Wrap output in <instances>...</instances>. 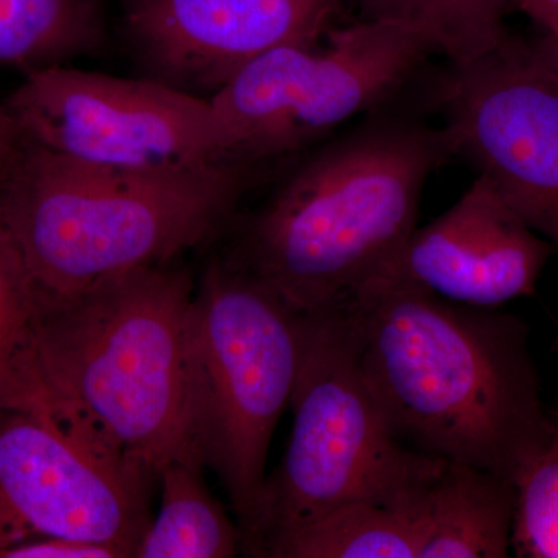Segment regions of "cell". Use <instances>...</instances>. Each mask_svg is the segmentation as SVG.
Instances as JSON below:
<instances>
[{
	"label": "cell",
	"mask_w": 558,
	"mask_h": 558,
	"mask_svg": "<svg viewBox=\"0 0 558 558\" xmlns=\"http://www.w3.org/2000/svg\"><path fill=\"white\" fill-rule=\"evenodd\" d=\"M263 168L229 160L179 171L113 170L28 142L0 189V227L35 293L70 295L113 275L174 263L233 229Z\"/></svg>",
	"instance_id": "3"
},
{
	"label": "cell",
	"mask_w": 558,
	"mask_h": 558,
	"mask_svg": "<svg viewBox=\"0 0 558 558\" xmlns=\"http://www.w3.org/2000/svg\"><path fill=\"white\" fill-rule=\"evenodd\" d=\"M432 53L411 33L368 20L330 27L317 46L267 51L209 98L230 159L266 167L311 148L395 98Z\"/></svg>",
	"instance_id": "7"
},
{
	"label": "cell",
	"mask_w": 558,
	"mask_h": 558,
	"mask_svg": "<svg viewBox=\"0 0 558 558\" xmlns=\"http://www.w3.org/2000/svg\"><path fill=\"white\" fill-rule=\"evenodd\" d=\"M0 558H130L119 546L81 539L38 537L7 549Z\"/></svg>",
	"instance_id": "20"
},
{
	"label": "cell",
	"mask_w": 558,
	"mask_h": 558,
	"mask_svg": "<svg viewBox=\"0 0 558 558\" xmlns=\"http://www.w3.org/2000/svg\"><path fill=\"white\" fill-rule=\"evenodd\" d=\"M28 140L7 106L0 105V189L16 167Z\"/></svg>",
	"instance_id": "21"
},
{
	"label": "cell",
	"mask_w": 558,
	"mask_h": 558,
	"mask_svg": "<svg viewBox=\"0 0 558 558\" xmlns=\"http://www.w3.org/2000/svg\"><path fill=\"white\" fill-rule=\"evenodd\" d=\"M513 5L539 25L545 35L558 38V0H513Z\"/></svg>",
	"instance_id": "22"
},
{
	"label": "cell",
	"mask_w": 558,
	"mask_h": 558,
	"mask_svg": "<svg viewBox=\"0 0 558 558\" xmlns=\"http://www.w3.org/2000/svg\"><path fill=\"white\" fill-rule=\"evenodd\" d=\"M311 314L293 310L229 255L213 256L189 326L191 436L238 519L252 524L267 457L299 377Z\"/></svg>",
	"instance_id": "6"
},
{
	"label": "cell",
	"mask_w": 558,
	"mask_h": 558,
	"mask_svg": "<svg viewBox=\"0 0 558 558\" xmlns=\"http://www.w3.org/2000/svg\"><path fill=\"white\" fill-rule=\"evenodd\" d=\"M422 509L354 502L279 539L269 558H418Z\"/></svg>",
	"instance_id": "16"
},
{
	"label": "cell",
	"mask_w": 558,
	"mask_h": 558,
	"mask_svg": "<svg viewBox=\"0 0 558 558\" xmlns=\"http://www.w3.org/2000/svg\"><path fill=\"white\" fill-rule=\"evenodd\" d=\"M105 43L101 0H0V68H53Z\"/></svg>",
	"instance_id": "15"
},
{
	"label": "cell",
	"mask_w": 558,
	"mask_h": 558,
	"mask_svg": "<svg viewBox=\"0 0 558 558\" xmlns=\"http://www.w3.org/2000/svg\"><path fill=\"white\" fill-rule=\"evenodd\" d=\"M554 253L494 183L480 175L453 207L428 226L416 227L369 279L402 282L465 306L498 310L535 295Z\"/></svg>",
	"instance_id": "12"
},
{
	"label": "cell",
	"mask_w": 558,
	"mask_h": 558,
	"mask_svg": "<svg viewBox=\"0 0 558 558\" xmlns=\"http://www.w3.org/2000/svg\"><path fill=\"white\" fill-rule=\"evenodd\" d=\"M3 105L28 142L92 167L179 171L231 160L209 98L148 76L53 65L25 73Z\"/></svg>",
	"instance_id": "9"
},
{
	"label": "cell",
	"mask_w": 558,
	"mask_h": 558,
	"mask_svg": "<svg viewBox=\"0 0 558 558\" xmlns=\"http://www.w3.org/2000/svg\"><path fill=\"white\" fill-rule=\"evenodd\" d=\"M513 509L512 481L444 461L425 494V538L418 558L509 557Z\"/></svg>",
	"instance_id": "13"
},
{
	"label": "cell",
	"mask_w": 558,
	"mask_h": 558,
	"mask_svg": "<svg viewBox=\"0 0 558 558\" xmlns=\"http://www.w3.org/2000/svg\"><path fill=\"white\" fill-rule=\"evenodd\" d=\"M389 432L422 457L515 481L546 446L526 323L373 278L343 300Z\"/></svg>",
	"instance_id": "1"
},
{
	"label": "cell",
	"mask_w": 558,
	"mask_h": 558,
	"mask_svg": "<svg viewBox=\"0 0 558 558\" xmlns=\"http://www.w3.org/2000/svg\"><path fill=\"white\" fill-rule=\"evenodd\" d=\"M538 57L542 58L546 64L558 75V38L554 36L545 35L543 38L534 40L532 43Z\"/></svg>",
	"instance_id": "23"
},
{
	"label": "cell",
	"mask_w": 558,
	"mask_h": 558,
	"mask_svg": "<svg viewBox=\"0 0 558 558\" xmlns=\"http://www.w3.org/2000/svg\"><path fill=\"white\" fill-rule=\"evenodd\" d=\"M194 289L189 269L174 260L70 295L35 293L44 395L86 418L157 480L171 458L197 449L189 405Z\"/></svg>",
	"instance_id": "4"
},
{
	"label": "cell",
	"mask_w": 558,
	"mask_h": 558,
	"mask_svg": "<svg viewBox=\"0 0 558 558\" xmlns=\"http://www.w3.org/2000/svg\"><path fill=\"white\" fill-rule=\"evenodd\" d=\"M289 405L288 451L264 481L241 553L267 557L279 539L354 502L421 509L444 461L414 453L389 432L343 301L311 314Z\"/></svg>",
	"instance_id": "5"
},
{
	"label": "cell",
	"mask_w": 558,
	"mask_h": 558,
	"mask_svg": "<svg viewBox=\"0 0 558 558\" xmlns=\"http://www.w3.org/2000/svg\"><path fill=\"white\" fill-rule=\"evenodd\" d=\"M365 20L392 25L424 40L451 65L475 62L509 35L513 0H354Z\"/></svg>",
	"instance_id": "17"
},
{
	"label": "cell",
	"mask_w": 558,
	"mask_h": 558,
	"mask_svg": "<svg viewBox=\"0 0 558 558\" xmlns=\"http://www.w3.org/2000/svg\"><path fill=\"white\" fill-rule=\"evenodd\" d=\"M451 154L494 183L558 253V75L532 43L506 36L483 58L429 84Z\"/></svg>",
	"instance_id": "10"
},
{
	"label": "cell",
	"mask_w": 558,
	"mask_h": 558,
	"mask_svg": "<svg viewBox=\"0 0 558 558\" xmlns=\"http://www.w3.org/2000/svg\"><path fill=\"white\" fill-rule=\"evenodd\" d=\"M201 451L191 449L160 469L161 505L135 558H230L241 534L204 478Z\"/></svg>",
	"instance_id": "14"
},
{
	"label": "cell",
	"mask_w": 558,
	"mask_h": 558,
	"mask_svg": "<svg viewBox=\"0 0 558 558\" xmlns=\"http://www.w3.org/2000/svg\"><path fill=\"white\" fill-rule=\"evenodd\" d=\"M154 480L60 400L0 410V557L38 537L137 556Z\"/></svg>",
	"instance_id": "8"
},
{
	"label": "cell",
	"mask_w": 558,
	"mask_h": 558,
	"mask_svg": "<svg viewBox=\"0 0 558 558\" xmlns=\"http://www.w3.org/2000/svg\"><path fill=\"white\" fill-rule=\"evenodd\" d=\"M513 484L512 553L558 558V427Z\"/></svg>",
	"instance_id": "19"
},
{
	"label": "cell",
	"mask_w": 558,
	"mask_h": 558,
	"mask_svg": "<svg viewBox=\"0 0 558 558\" xmlns=\"http://www.w3.org/2000/svg\"><path fill=\"white\" fill-rule=\"evenodd\" d=\"M340 0H123L124 32L148 78L211 98L282 46H317Z\"/></svg>",
	"instance_id": "11"
},
{
	"label": "cell",
	"mask_w": 558,
	"mask_h": 558,
	"mask_svg": "<svg viewBox=\"0 0 558 558\" xmlns=\"http://www.w3.org/2000/svg\"><path fill=\"white\" fill-rule=\"evenodd\" d=\"M451 157L442 128L371 120L301 161L238 222L227 255L293 310H328L409 240L425 183Z\"/></svg>",
	"instance_id": "2"
},
{
	"label": "cell",
	"mask_w": 558,
	"mask_h": 558,
	"mask_svg": "<svg viewBox=\"0 0 558 558\" xmlns=\"http://www.w3.org/2000/svg\"><path fill=\"white\" fill-rule=\"evenodd\" d=\"M35 310L31 277L9 233L0 227V410L28 405L43 391Z\"/></svg>",
	"instance_id": "18"
}]
</instances>
